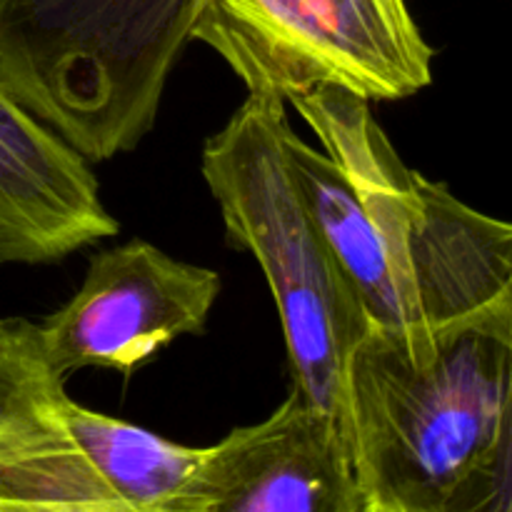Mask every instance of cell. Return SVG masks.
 Listing matches in <instances>:
<instances>
[{
    "mask_svg": "<svg viewBox=\"0 0 512 512\" xmlns=\"http://www.w3.org/2000/svg\"><path fill=\"white\" fill-rule=\"evenodd\" d=\"M290 103L323 150L283 130L290 175L370 328L418 363L473 328L512 338V223L408 168L370 100L315 88Z\"/></svg>",
    "mask_w": 512,
    "mask_h": 512,
    "instance_id": "1",
    "label": "cell"
},
{
    "mask_svg": "<svg viewBox=\"0 0 512 512\" xmlns=\"http://www.w3.org/2000/svg\"><path fill=\"white\" fill-rule=\"evenodd\" d=\"M510 343L473 328L418 363L370 328L345 370L365 512H480L503 435Z\"/></svg>",
    "mask_w": 512,
    "mask_h": 512,
    "instance_id": "2",
    "label": "cell"
},
{
    "mask_svg": "<svg viewBox=\"0 0 512 512\" xmlns=\"http://www.w3.org/2000/svg\"><path fill=\"white\" fill-rule=\"evenodd\" d=\"M203 0H0V88L85 160L133 150Z\"/></svg>",
    "mask_w": 512,
    "mask_h": 512,
    "instance_id": "3",
    "label": "cell"
},
{
    "mask_svg": "<svg viewBox=\"0 0 512 512\" xmlns=\"http://www.w3.org/2000/svg\"><path fill=\"white\" fill-rule=\"evenodd\" d=\"M285 125V100L248 95L205 143L203 178L218 200L228 238L263 268L295 388L333 415L350 443L345 370L370 320L290 175Z\"/></svg>",
    "mask_w": 512,
    "mask_h": 512,
    "instance_id": "4",
    "label": "cell"
},
{
    "mask_svg": "<svg viewBox=\"0 0 512 512\" xmlns=\"http://www.w3.org/2000/svg\"><path fill=\"white\" fill-rule=\"evenodd\" d=\"M200 455L75 403L40 323L0 318V512H173Z\"/></svg>",
    "mask_w": 512,
    "mask_h": 512,
    "instance_id": "5",
    "label": "cell"
},
{
    "mask_svg": "<svg viewBox=\"0 0 512 512\" xmlns=\"http://www.w3.org/2000/svg\"><path fill=\"white\" fill-rule=\"evenodd\" d=\"M193 40L250 95L285 103L315 88L400 100L433 80V48L405 0H203Z\"/></svg>",
    "mask_w": 512,
    "mask_h": 512,
    "instance_id": "6",
    "label": "cell"
},
{
    "mask_svg": "<svg viewBox=\"0 0 512 512\" xmlns=\"http://www.w3.org/2000/svg\"><path fill=\"white\" fill-rule=\"evenodd\" d=\"M218 293L215 270L130 240L93 255L78 293L40 323L45 350L63 378L83 368L128 375L175 338L203 333Z\"/></svg>",
    "mask_w": 512,
    "mask_h": 512,
    "instance_id": "7",
    "label": "cell"
},
{
    "mask_svg": "<svg viewBox=\"0 0 512 512\" xmlns=\"http://www.w3.org/2000/svg\"><path fill=\"white\" fill-rule=\"evenodd\" d=\"M173 512H365V498L340 425L293 385L273 415L203 448Z\"/></svg>",
    "mask_w": 512,
    "mask_h": 512,
    "instance_id": "8",
    "label": "cell"
},
{
    "mask_svg": "<svg viewBox=\"0 0 512 512\" xmlns=\"http://www.w3.org/2000/svg\"><path fill=\"white\" fill-rule=\"evenodd\" d=\"M115 233L83 155L0 88V265L53 263Z\"/></svg>",
    "mask_w": 512,
    "mask_h": 512,
    "instance_id": "9",
    "label": "cell"
},
{
    "mask_svg": "<svg viewBox=\"0 0 512 512\" xmlns=\"http://www.w3.org/2000/svg\"><path fill=\"white\" fill-rule=\"evenodd\" d=\"M512 353V340H510ZM480 512H512V363H510V390L508 408H505L503 435H500L498 455L490 470L488 488H485Z\"/></svg>",
    "mask_w": 512,
    "mask_h": 512,
    "instance_id": "10",
    "label": "cell"
}]
</instances>
